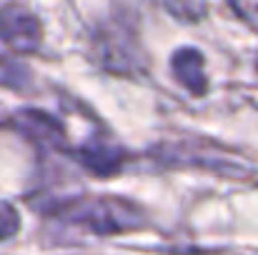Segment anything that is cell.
I'll list each match as a JSON object with an SVG mask.
<instances>
[{"instance_id": "4", "label": "cell", "mask_w": 258, "mask_h": 255, "mask_svg": "<svg viewBox=\"0 0 258 255\" xmlns=\"http://www.w3.org/2000/svg\"><path fill=\"white\" fill-rule=\"evenodd\" d=\"M18 225H20V220H18L15 210H13L10 205L0 203V238H8V235H13V233L18 230Z\"/></svg>"}, {"instance_id": "2", "label": "cell", "mask_w": 258, "mask_h": 255, "mask_svg": "<svg viewBox=\"0 0 258 255\" xmlns=\"http://www.w3.org/2000/svg\"><path fill=\"white\" fill-rule=\"evenodd\" d=\"M173 70L178 80L188 85L193 93L203 90V58L196 50H178L173 58Z\"/></svg>"}, {"instance_id": "3", "label": "cell", "mask_w": 258, "mask_h": 255, "mask_svg": "<svg viewBox=\"0 0 258 255\" xmlns=\"http://www.w3.org/2000/svg\"><path fill=\"white\" fill-rule=\"evenodd\" d=\"M23 80H25V70H23L15 60H10V58H3V55H0V83L23 85Z\"/></svg>"}, {"instance_id": "1", "label": "cell", "mask_w": 258, "mask_h": 255, "mask_svg": "<svg viewBox=\"0 0 258 255\" xmlns=\"http://www.w3.org/2000/svg\"><path fill=\"white\" fill-rule=\"evenodd\" d=\"M0 40L13 50H35L40 45V23L38 18L18 3L0 8Z\"/></svg>"}]
</instances>
